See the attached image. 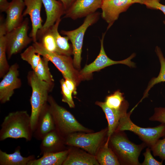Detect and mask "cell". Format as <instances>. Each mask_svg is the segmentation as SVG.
I'll return each instance as SVG.
<instances>
[{
	"mask_svg": "<svg viewBox=\"0 0 165 165\" xmlns=\"http://www.w3.org/2000/svg\"><path fill=\"white\" fill-rule=\"evenodd\" d=\"M30 115L26 111L11 112L1 124L0 141L7 138H24L30 141L33 137Z\"/></svg>",
	"mask_w": 165,
	"mask_h": 165,
	"instance_id": "obj_1",
	"label": "cell"
},
{
	"mask_svg": "<svg viewBox=\"0 0 165 165\" xmlns=\"http://www.w3.org/2000/svg\"><path fill=\"white\" fill-rule=\"evenodd\" d=\"M28 79L32 91L30 99L31 106L30 116L31 128L34 132L39 114L47 103L48 94L52 90L54 83L40 80L33 71L28 73Z\"/></svg>",
	"mask_w": 165,
	"mask_h": 165,
	"instance_id": "obj_2",
	"label": "cell"
},
{
	"mask_svg": "<svg viewBox=\"0 0 165 165\" xmlns=\"http://www.w3.org/2000/svg\"><path fill=\"white\" fill-rule=\"evenodd\" d=\"M47 102L53 118L55 129L62 137L64 138L75 132L89 131L81 124L70 112L58 105L51 96H49Z\"/></svg>",
	"mask_w": 165,
	"mask_h": 165,
	"instance_id": "obj_3",
	"label": "cell"
},
{
	"mask_svg": "<svg viewBox=\"0 0 165 165\" xmlns=\"http://www.w3.org/2000/svg\"><path fill=\"white\" fill-rule=\"evenodd\" d=\"M113 148L120 162L125 165H140L138 158L141 152L145 147L144 143L136 145L130 141L124 134H112L109 138Z\"/></svg>",
	"mask_w": 165,
	"mask_h": 165,
	"instance_id": "obj_4",
	"label": "cell"
},
{
	"mask_svg": "<svg viewBox=\"0 0 165 165\" xmlns=\"http://www.w3.org/2000/svg\"><path fill=\"white\" fill-rule=\"evenodd\" d=\"M131 110L120 118L116 131L129 130L137 135L146 145L151 147L159 139L165 136V124L161 123L154 127L143 128L134 123L130 119Z\"/></svg>",
	"mask_w": 165,
	"mask_h": 165,
	"instance_id": "obj_5",
	"label": "cell"
},
{
	"mask_svg": "<svg viewBox=\"0 0 165 165\" xmlns=\"http://www.w3.org/2000/svg\"><path fill=\"white\" fill-rule=\"evenodd\" d=\"M36 53L47 59L61 73L64 79L72 80L78 84L83 77L74 68L73 60L70 56L59 54L47 50L39 42H33Z\"/></svg>",
	"mask_w": 165,
	"mask_h": 165,
	"instance_id": "obj_6",
	"label": "cell"
},
{
	"mask_svg": "<svg viewBox=\"0 0 165 165\" xmlns=\"http://www.w3.org/2000/svg\"><path fill=\"white\" fill-rule=\"evenodd\" d=\"M99 16L98 12L91 13L86 16L82 24L78 28L70 31H61V33L67 36L72 43L73 64L77 68H80L82 48L85 33L89 27L97 22Z\"/></svg>",
	"mask_w": 165,
	"mask_h": 165,
	"instance_id": "obj_7",
	"label": "cell"
},
{
	"mask_svg": "<svg viewBox=\"0 0 165 165\" xmlns=\"http://www.w3.org/2000/svg\"><path fill=\"white\" fill-rule=\"evenodd\" d=\"M107 131L108 129L92 133H72L64 138V143L68 145L81 148L95 156Z\"/></svg>",
	"mask_w": 165,
	"mask_h": 165,
	"instance_id": "obj_8",
	"label": "cell"
},
{
	"mask_svg": "<svg viewBox=\"0 0 165 165\" xmlns=\"http://www.w3.org/2000/svg\"><path fill=\"white\" fill-rule=\"evenodd\" d=\"M29 20L26 18L18 27L6 35V53L8 58L20 52L33 41L28 35L29 27Z\"/></svg>",
	"mask_w": 165,
	"mask_h": 165,
	"instance_id": "obj_9",
	"label": "cell"
},
{
	"mask_svg": "<svg viewBox=\"0 0 165 165\" xmlns=\"http://www.w3.org/2000/svg\"><path fill=\"white\" fill-rule=\"evenodd\" d=\"M105 32L103 34L102 38L100 40L101 47L100 53L95 60L90 64L86 65L79 72L83 78L90 75L93 72L98 71L106 67L117 64H125L130 67L135 66V63L131 61L135 56L133 53L127 58L120 61H114L108 57L104 50L103 42Z\"/></svg>",
	"mask_w": 165,
	"mask_h": 165,
	"instance_id": "obj_10",
	"label": "cell"
},
{
	"mask_svg": "<svg viewBox=\"0 0 165 165\" xmlns=\"http://www.w3.org/2000/svg\"><path fill=\"white\" fill-rule=\"evenodd\" d=\"M18 68L17 63L11 65L0 82V102L2 104L9 101L15 90L21 86V80L19 77Z\"/></svg>",
	"mask_w": 165,
	"mask_h": 165,
	"instance_id": "obj_11",
	"label": "cell"
},
{
	"mask_svg": "<svg viewBox=\"0 0 165 165\" xmlns=\"http://www.w3.org/2000/svg\"><path fill=\"white\" fill-rule=\"evenodd\" d=\"M134 4L132 0H103L101 8L102 18L108 24L107 29L117 20L119 14Z\"/></svg>",
	"mask_w": 165,
	"mask_h": 165,
	"instance_id": "obj_12",
	"label": "cell"
},
{
	"mask_svg": "<svg viewBox=\"0 0 165 165\" xmlns=\"http://www.w3.org/2000/svg\"><path fill=\"white\" fill-rule=\"evenodd\" d=\"M103 0H75L65 10L64 18L75 20L86 17L101 8Z\"/></svg>",
	"mask_w": 165,
	"mask_h": 165,
	"instance_id": "obj_13",
	"label": "cell"
},
{
	"mask_svg": "<svg viewBox=\"0 0 165 165\" xmlns=\"http://www.w3.org/2000/svg\"><path fill=\"white\" fill-rule=\"evenodd\" d=\"M44 7L46 18L42 27L37 33V38L53 25L61 16L64 15L65 9L62 3L57 0H42Z\"/></svg>",
	"mask_w": 165,
	"mask_h": 165,
	"instance_id": "obj_14",
	"label": "cell"
},
{
	"mask_svg": "<svg viewBox=\"0 0 165 165\" xmlns=\"http://www.w3.org/2000/svg\"><path fill=\"white\" fill-rule=\"evenodd\" d=\"M26 9L23 13V16L28 15L31 21L32 29L29 36L33 42L37 41V35L38 31L42 26V20L41 11L42 3V0H23Z\"/></svg>",
	"mask_w": 165,
	"mask_h": 165,
	"instance_id": "obj_15",
	"label": "cell"
},
{
	"mask_svg": "<svg viewBox=\"0 0 165 165\" xmlns=\"http://www.w3.org/2000/svg\"><path fill=\"white\" fill-rule=\"evenodd\" d=\"M25 6L23 0H12L10 2L5 12L6 16L4 23L7 33L19 26L23 22V11Z\"/></svg>",
	"mask_w": 165,
	"mask_h": 165,
	"instance_id": "obj_16",
	"label": "cell"
},
{
	"mask_svg": "<svg viewBox=\"0 0 165 165\" xmlns=\"http://www.w3.org/2000/svg\"><path fill=\"white\" fill-rule=\"evenodd\" d=\"M55 129L53 118L47 102L39 114L33 136L38 140H41L48 133Z\"/></svg>",
	"mask_w": 165,
	"mask_h": 165,
	"instance_id": "obj_17",
	"label": "cell"
},
{
	"mask_svg": "<svg viewBox=\"0 0 165 165\" xmlns=\"http://www.w3.org/2000/svg\"><path fill=\"white\" fill-rule=\"evenodd\" d=\"M96 103L101 108L105 114L108 122L107 135L109 139L116 131L121 117L127 113L129 104L126 101L120 108L115 109L108 107L105 102L97 101Z\"/></svg>",
	"mask_w": 165,
	"mask_h": 165,
	"instance_id": "obj_18",
	"label": "cell"
},
{
	"mask_svg": "<svg viewBox=\"0 0 165 165\" xmlns=\"http://www.w3.org/2000/svg\"><path fill=\"white\" fill-rule=\"evenodd\" d=\"M63 144H65L64 138L55 129L48 133L41 140L40 146L41 154L63 151L61 149Z\"/></svg>",
	"mask_w": 165,
	"mask_h": 165,
	"instance_id": "obj_19",
	"label": "cell"
},
{
	"mask_svg": "<svg viewBox=\"0 0 165 165\" xmlns=\"http://www.w3.org/2000/svg\"><path fill=\"white\" fill-rule=\"evenodd\" d=\"M69 150L43 154L40 158L30 161L27 165H61L66 158Z\"/></svg>",
	"mask_w": 165,
	"mask_h": 165,
	"instance_id": "obj_20",
	"label": "cell"
},
{
	"mask_svg": "<svg viewBox=\"0 0 165 165\" xmlns=\"http://www.w3.org/2000/svg\"><path fill=\"white\" fill-rule=\"evenodd\" d=\"M61 20L59 19L54 24L49 28L55 38L57 50L56 53L59 54L70 56L73 54L72 46L69 43V40L67 36H61L58 31V27Z\"/></svg>",
	"mask_w": 165,
	"mask_h": 165,
	"instance_id": "obj_21",
	"label": "cell"
},
{
	"mask_svg": "<svg viewBox=\"0 0 165 165\" xmlns=\"http://www.w3.org/2000/svg\"><path fill=\"white\" fill-rule=\"evenodd\" d=\"M20 147L17 146L14 152L8 154L0 149V165H27L31 160L35 159L34 155L23 157L20 153Z\"/></svg>",
	"mask_w": 165,
	"mask_h": 165,
	"instance_id": "obj_22",
	"label": "cell"
},
{
	"mask_svg": "<svg viewBox=\"0 0 165 165\" xmlns=\"http://www.w3.org/2000/svg\"><path fill=\"white\" fill-rule=\"evenodd\" d=\"M94 156L85 153L70 152L63 163V165H98Z\"/></svg>",
	"mask_w": 165,
	"mask_h": 165,
	"instance_id": "obj_23",
	"label": "cell"
},
{
	"mask_svg": "<svg viewBox=\"0 0 165 165\" xmlns=\"http://www.w3.org/2000/svg\"><path fill=\"white\" fill-rule=\"evenodd\" d=\"M7 32L5 27H0V77H3L8 71L10 67L7 61L6 53Z\"/></svg>",
	"mask_w": 165,
	"mask_h": 165,
	"instance_id": "obj_24",
	"label": "cell"
},
{
	"mask_svg": "<svg viewBox=\"0 0 165 165\" xmlns=\"http://www.w3.org/2000/svg\"><path fill=\"white\" fill-rule=\"evenodd\" d=\"M155 52L160 64V71L158 76L156 77L152 78L149 82L142 98L138 103L148 96L149 91L154 86L161 82H165V58L159 46H156Z\"/></svg>",
	"mask_w": 165,
	"mask_h": 165,
	"instance_id": "obj_25",
	"label": "cell"
},
{
	"mask_svg": "<svg viewBox=\"0 0 165 165\" xmlns=\"http://www.w3.org/2000/svg\"><path fill=\"white\" fill-rule=\"evenodd\" d=\"M96 159L101 165H119L120 162L117 156L108 146V144L101 148L98 152Z\"/></svg>",
	"mask_w": 165,
	"mask_h": 165,
	"instance_id": "obj_26",
	"label": "cell"
},
{
	"mask_svg": "<svg viewBox=\"0 0 165 165\" xmlns=\"http://www.w3.org/2000/svg\"><path fill=\"white\" fill-rule=\"evenodd\" d=\"M49 61L47 59L42 57L35 70L33 71L40 80L49 83H53L54 79L49 67Z\"/></svg>",
	"mask_w": 165,
	"mask_h": 165,
	"instance_id": "obj_27",
	"label": "cell"
},
{
	"mask_svg": "<svg viewBox=\"0 0 165 165\" xmlns=\"http://www.w3.org/2000/svg\"><path fill=\"white\" fill-rule=\"evenodd\" d=\"M21 59L27 62L34 71L41 58V55L36 53L33 46H29L20 54Z\"/></svg>",
	"mask_w": 165,
	"mask_h": 165,
	"instance_id": "obj_28",
	"label": "cell"
},
{
	"mask_svg": "<svg viewBox=\"0 0 165 165\" xmlns=\"http://www.w3.org/2000/svg\"><path fill=\"white\" fill-rule=\"evenodd\" d=\"M123 95V93L119 90H117L113 94L107 96L105 102L110 108L115 109H119L126 101Z\"/></svg>",
	"mask_w": 165,
	"mask_h": 165,
	"instance_id": "obj_29",
	"label": "cell"
},
{
	"mask_svg": "<svg viewBox=\"0 0 165 165\" xmlns=\"http://www.w3.org/2000/svg\"><path fill=\"white\" fill-rule=\"evenodd\" d=\"M37 39L47 50L56 53L57 46L55 38L50 28Z\"/></svg>",
	"mask_w": 165,
	"mask_h": 165,
	"instance_id": "obj_30",
	"label": "cell"
},
{
	"mask_svg": "<svg viewBox=\"0 0 165 165\" xmlns=\"http://www.w3.org/2000/svg\"><path fill=\"white\" fill-rule=\"evenodd\" d=\"M60 82L62 96V101L67 103L70 108H74L75 105L72 96V93L67 87L65 83L64 79H62Z\"/></svg>",
	"mask_w": 165,
	"mask_h": 165,
	"instance_id": "obj_31",
	"label": "cell"
},
{
	"mask_svg": "<svg viewBox=\"0 0 165 165\" xmlns=\"http://www.w3.org/2000/svg\"><path fill=\"white\" fill-rule=\"evenodd\" d=\"M155 156H158L163 160H165V138L158 140L151 147Z\"/></svg>",
	"mask_w": 165,
	"mask_h": 165,
	"instance_id": "obj_32",
	"label": "cell"
},
{
	"mask_svg": "<svg viewBox=\"0 0 165 165\" xmlns=\"http://www.w3.org/2000/svg\"><path fill=\"white\" fill-rule=\"evenodd\" d=\"M151 121H158L165 124V107H156L153 115L149 118Z\"/></svg>",
	"mask_w": 165,
	"mask_h": 165,
	"instance_id": "obj_33",
	"label": "cell"
},
{
	"mask_svg": "<svg viewBox=\"0 0 165 165\" xmlns=\"http://www.w3.org/2000/svg\"><path fill=\"white\" fill-rule=\"evenodd\" d=\"M151 149L147 148L145 152L143 153L145 159L143 162L141 164L142 165H162L163 160L160 162L156 160L152 156L151 153Z\"/></svg>",
	"mask_w": 165,
	"mask_h": 165,
	"instance_id": "obj_34",
	"label": "cell"
},
{
	"mask_svg": "<svg viewBox=\"0 0 165 165\" xmlns=\"http://www.w3.org/2000/svg\"><path fill=\"white\" fill-rule=\"evenodd\" d=\"M160 0H145L143 4L148 8L159 10L165 15V5L160 3Z\"/></svg>",
	"mask_w": 165,
	"mask_h": 165,
	"instance_id": "obj_35",
	"label": "cell"
},
{
	"mask_svg": "<svg viewBox=\"0 0 165 165\" xmlns=\"http://www.w3.org/2000/svg\"><path fill=\"white\" fill-rule=\"evenodd\" d=\"M65 83L67 88L71 91L74 94H75L76 84L73 81L68 79H64Z\"/></svg>",
	"mask_w": 165,
	"mask_h": 165,
	"instance_id": "obj_36",
	"label": "cell"
},
{
	"mask_svg": "<svg viewBox=\"0 0 165 165\" xmlns=\"http://www.w3.org/2000/svg\"><path fill=\"white\" fill-rule=\"evenodd\" d=\"M9 4L7 0H0V13L5 12Z\"/></svg>",
	"mask_w": 165,
	"mask_h": 165,
	"instance_id": "obj_37",
	"label": "cell"
},
{
	"mask_svg": "<svg viewBox=\"0 0 165 165\" xmlns=\"http://www.w3.org/2000/svg\"><path fill=\"white\" fill-rule=\"evenodd\" d=\"M63 4L65 10L73 3L75 0H58Z\"/></svg>",
	"mask_w": 165,
	"mask_h": 165,
	"instance_id": "obj_38",
	"label": "cell"
},
{
	"mask_svg": "<svg viewBox=\"0 0 165 165\" xmlns=\"http://www.w3.org/2000/svg\"><path fill=\"white\" fill-rule=\"evenodd\" d=\"M145 0H132L134 3H138L141 4H143Z\"/></svg>",
	"mask_w": 165,
	"mask_h": 165,
	"instance_id": "obj_39",
	"label": "cell"
},
{
	"mask_svg": "<svg viewBox=\"0 0 165 165\" xmlns=\"http://www.w3.org/2000/svg\"><path fill=\"white\" fill-rule=\"evenodd\" d=\"M163 23L165 25V20H164L163 21Z\"/></svg>",
	"mask_w": 165,
	"mask_h": 165,
	"instance_id": "obj_40",
	"label": "cell"
}]
</instances>
